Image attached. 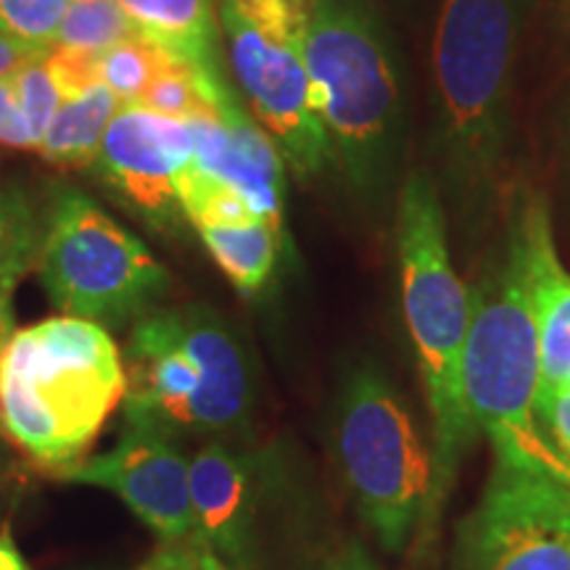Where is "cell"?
<instances>
[{"instance_id":"2e32d148","label":"cell","mask_w":570,"mask_h":570,"mask_svg":"<svg viewBox=\"0 0 570 570\" xmlns=\"http://www.w3.org/2000/svg\"><path fill=\"white\" fill-rule=\"evenodd\" d=\"M142 40L175 59L219 71L214 0H119Z\"/></svg>"},{"instance_id":"4dcf8cb0","label":"cell","mask_w":570,"mask_h":570,"mask_svg":"<svg viewBox=\"0 0 570 570\" xmlns=\"http://www.w3.org/2000/svg\"><path fill=\"white\" fill-rule=\"evenodd\" d=\"M190 570H227V568L212 550L194 544V566H190Z\"/></svg>"},{"instance_id":"6da1fadb","label":"cell","mask_w":570,"mask_h":570,"mask_svg":"<svg viewBox=\"0 0 570 570\" xmlns=\"http://www.w3.org/2000/svg\"><path fill=\"white\" fill-rule=\"evenodd\" d=\"M537 394L539 325L518 194L502 248L470 291L462 399L475 436H487L494 446V462L541 473L570 489V465L537 423Z\"/></svg>"},{"instance_id":"cb8c5ba5","label":"cell","mask_w":570,"mask_h":570,"mask_svg":"<svg viewBox=\"0 0 570 570\" xmlns=\"http://www.w3.org/2000/svg\"><path fill=\"white\" fill-rule=\"evenodd\" d=\"M98 56L101 53L75 51V48L59 46L51 48V53L46 56V67L51 71L61 98L82 96L92 85L101 82V77H98Z\"/></svg>"},{"instance_id":"83f0119b","label":"cell","mask_w":570,"mask_h":570,"mask_svg":"<svg viewBox=\"0 0 570 570\" xmlns=\"http://www.w3.org/2000/svg\"><path fill=\"white\" fill-rule=\"evenodd\" d=\"M320 570H377L373 554L365 550L362 541H346L344 547H338L331 558L325 560V566Z\"/></svg>"},{"instance_id":"836d02e7","label":"cell","mask_w":570,"mask_h":570,"mask_svg":"<svg viewBox=\"0 0 570 570\" xmlns=\"http://www.w3.org/2000/svg\"><path fill=\"white\" fill-rule=\"evenodd\" d=\"M566 386H570V375H568V381H566Z\"/></svg>"},{"instance_id":"8992f818","label":"cell","mask_w":570,"mask_h":570,"mask_svg":"<svg viewBox=\"0 0 570 570\" xmlns=\"http://www.w3.org/2000/svg\"><path fill=\"white\" fill-rule=\"evenodd\" d=\"M125 420L173 436L235 433L252 415V367L230 325L204 304L156 309L125 348Z\"/></svg>"},{"instance_id":"ac0fdd59","label":"cell","mask_w":570,"mask_h":570,"mask_svg":"<svg viewBox=\"0 0 570 570\" xmlns=\"http://www.w3.org/2000/svg\"><path fill=\"white\" fill-rule=\"evenodd\" d=\"M198 235L217 267L240 294L252 296L265 288L277 262V227L267 223L202 227Z\"/></svg>"},{"instance_id":"5bb4252c","label":"cell","mask_w":570,"mask_h":570,"mask_svg":"<svg viewBox=\"0 0 570 570\" xmlns=\"http://www.w3.org/2000/svg\"><path fill=\"white\" fill-rule=\"evenodd\" d=\"M252 470V460L217 441L204 444L190 460L194 544L212 550L227 570H262L254 547Z\"/></svg>"},{"instance_id":"1f68e13d","label":"cell","mask_w":570,"mask_h":570,"mask_svg":"<svg viewBox=\"0 0 570 570\" xmlns=\"http://www.w3.org/2000/svg\"><path fill=\"white\" fill-rule=\"evenodd\" d=\"M11 336H13L11 306L9 304H0V356H3V348L9 346Z\"/></svg>"},{"instance_id":"603a6c76","label":"cell","mask_w":570,"mask_h":570,"mask_svg":"<svg viewBox=\"0 0 570 570\" xmlns=\"http://www.w3.org/2000/svg\"><path fill=\"white\" fill-rule=\"evenodd\" d=\"M13 90H17V101L24 111L27 125L35 138V151H38L42 135H46L48 125H51L53 114L61 106V92L56 88L51 71L46 67V59H35L11 75Z\"/></svg>"},{"instance_id":"4316f807","label":"cell","mask_w":570,"mask_h":570,"mask_svg":"<svg viewBox=\"0 0 570 570\" xmlns=\"http://www.w3.org/2000/svg\"><path fill=\"white\" fill-rule=\"evenodd\" d=\"M48 53L51 51H42V48H35V46H24V42L0 35V77L13 75V71L21 69L24 63H30L35 59H46Z\"/></svg>"},{"instance_id":"484cf974","label":"cell","mask_w":570,"mask_h":570,"mask_svg":"<svg viewBox=\"0 0 570 570\" xmlns=\"http://www.w3.org/2000/svg\"><path fill=\"white\" fill-rule=\"evenodd\" d=\"M0 146L21 148V151H35V138L27 125L24 111L17 101L11 75L0 77Z\"/></svg>"},{"instance_id":"9a60e30c","label":"cell","mask_w":570,"mask_h":570,"mask_svg":"<svg viewBox=\"0 0 570 570\" xmlns=\"http://www.w3.org/2000/svg\"><path fill=\"white\" fill-rule=\"evenodd\" d=\"M529 235L533 309L539 325V394L566 386L570 375V275L562 269L547 204L520 190ZM537 394V396H539Z\"/></svg>"},{"instance_id":"7c38bea8","label":"cell","mask_w":570,"mask_h":570,"mask_svg":"<svg viewBox=\"0 0 570 570\" xmlns=\"http://www.w3.org/2000/svg\"><path fill=\"white\" fill-rule=\"evenodd\" d=\"M190 159L194 135L183 119L142 106H122L92 164L148 223L164 227L180 212L177 175Z\"/></svg>"},{"instance_id":"5b68a950","label":"cell","mask_w":570,"mask_h":570,"mask_svg":"<svg viewBox=\"0 0 570 570\" xmlns=\"http://www.w3.org/2000/svg\"><path fill=\"white\" fill-rule=\"evenodd\" d=\"M312 104L336 161L362 194H383L402 167V80L367 0H309L302 32Z\"/></svg>"},{"instance_id":"f546056e","label":"cell","mask_w":570,"mask_h":570,"mask_svg":"<svg viewBox=\"0 0 570 570\" xmlns=\"http://www.w3.org/2000/svg\"><path fill=\"white\" fill-rule=\"evenodd\" d=\"M0 570H32L30 562L24 560V554L17 547V541H13L9 523L0 531Z\"/></svg>"},{"instance_id":"e0dca14e","label":"cell","mask_w":570,"mask_h":570,"mask_svg":"<svg viewBox=\"0 0 570 570\" xmlns=\"http://www.w3.org/2000/svg\"><path fill=\"white\" fill-rule=\"evenodd\" d=\"M119 109L122 101L104 82L92 85L82 96L63 98L42 135L38 154L56 164H75V167L92 164Z\"/></svg>"},{"instance_id":"8fae6325","label":"cell","mask_w":570,"mask_h":570,"mask_svg":"<svg viewBox=\"0 0 570 570\" xmlns=\"http://www.w3.org/2000/svg\"><path fill=\"white\" fill-rule=\"evenodd\" d=\"M53 479L114 491L161 544H194L190 462L177 436L146 420H127L111 452L80 460Z\"/></svg>"},{"instance_id":"ba28073f","label":"cell","mask_w":570,"mask_h":570,"mask_svg":"<svg viewBox=\"0 0 570 570\" xmlns=\"http://www.w3.org/2000/svg\"><path fill=\"white\" fill-rule=\"evenodd\" d=\"M38 267L56 309L98 325L148 315L169 285L146 244L77 190L56 198Z\"/></svg>"},{"instance_id":"d6986e66","label":"cell","mask_w":570,"mask_h":570,"mask_svg":"<svg viewBox=\"0 0 570 570\" xmlns=\"http://www.w3.org/2000/svg\"><path fill=\"white\" fill-rule=\"evenodd\" d=\"M40 219L30 198L13 185H0V304H9L21 277L38 265Z\"/></svg>"},{"instance_id":"52a82bcc","label":"cell","mask_w":570,"mask_h":570,"mask_svg":"<svg viewBox=\"0 0 570 570\" xmlns=\"http://www.w3.org/2000/svg\"><path fill=\"white\" fill-rule=\"evenodd\" d=\"M338 468L356 510L386 552H402L423 520L433 454L407 407L377 373H356L338 402Z\"/></svg>"},{"instance_id":"d6a6232c","label":"cell","mask_w":570,"mask_h":570,"mask_svg":"<svg viewBox=\"0 0 570 570\" xmlns=\"http://www.w3.org/2000/svg\"><path fill=\"white\" fill-rule=\"evenodd\" d=\"M562 3H566V9H568V13H570V0H562Z\"/></svg>"},{"instance_id":"7402d4cb","label":"cell","mask_w":570,"mask_h":570,"mask_svg":"<svg viewBox=\"0 0 570 570\" xmlns=\"http://www.w3.org/2000/svg\"><path fill=\"white\" fill-rule=\"evenodd\" d=\"M69 0H0V35L51 51Z\"/></svg>"},{"instance_id":"30bf717a","label":"cell","mask_w":570,"mask_h":570,"mask_svg":"<svg viewBox=\"0 0 570 570\" xmlns=\"http://www.w3.org/2000/svg\"><path fill=\"white\" fill-rule=\"evenodd\" d=\"M230 67L240 90L296 175H320L336 161L331 138L312 104L302 40H285L256 27L235 0L219 3Z\"/></svg>"},{"instance_id":"ffe728a7","label":"cell","mask_w":570,"mask_h":570,"mask_svg":"<svg viewBox=\"0 0 570 570\" xmlns=\"http://www.w3.org/2000/svg\"><path fill=\"white\" fill-rule=\"evenodd\" d=\"M132 38L140 35L119 0H69L53 46L104 53Z\"/></svg>"},{"instance_id":"7a4b0ae2","label":"cell","mask_w":570,"mask_h":570,"mask_svg":"<svg viewBox=\"0 0 570 570\" xmlns=\"http://www.w3.org/2000/svg\"><path fill=\"white\" fill-rule=\"evenodd\" d=\"M533 0H444L433 35V159L462 202L491 198L508 161L512 69Z\"/></svg>"},{"instance_id":"3957f363","label":"cell","mask_w":570,"mask_h":570,"mask_svg":"<svg viewBox=\"0 0 570 570\" xmlns=\"http://www.w3.org/2000/svg\"><path fill=\"white\" fill-rule=\"evenodd\" d=\"M402 304L433 417V487L420 541L436 529L441 504L454 487L462 458L475 441L462 399V354L470 327V291L452 265L446 214L431 173L417 169L402 183L396 214Z\"/></svg>"},{"instance_id":"4fadbf2b","label":"cell","mask_w":570,"mask_h":570,"mask_svg":"<svg viewBox=\"0 0 570 570\" xmlns=\"http://www.w3.org/2000/svg\"><path fill=\"white\" fill-rule=\"evenodd\" d=\"M194 135V164L212 180L238 190L262 223L281 230L283 223V156L275 140L254 125L235 96L225 98L217 117L185 122Z\"/></svg>"},{"instance_id":"d4e9b609","label":"cell","mask_w":570,"mask_h":570,"mask_svg":"<svg viewBox=\"0 0 570 570\" xmlns=\"http://www.w3.org/2000/svg\"><path fill=\"white\" fill-rule=\"evenodd\" d=\"M537 423L554 452L570 465V386H560L537 396Z\"/></svg>"},{"instance_id":"277c9868","label":"cell","mask_w":570,"mask_h":570,"mask_svg":"<svg viewBox=\"0 0 570 570\" xmlns=\"http://www.w3.org/2000/svg\"><path fill=\"white\" fill-rule=\"evenodd\" d=\"M125 391L104 325L63 315L21 327L0 356V433L53 475L96 444Z\"/></svg>"},{"instance_id":"44dd1931","label":"cell","mask_w":570,"mask_h":570,"mask_svg":"<svg viewBox=\"0 0 570 570\" xmlns=\"http://www.w3.org/2000/svg\"><path fill=\"white\" fill-rule=\"evenodd\" d=\"M173 59L175 56L161 51L154 42L132 38L98 56V77L122 101V106H132Z\"/></svg>"},{"instance_id":"9c48e42d","label":"cell","mask_w":570,"mask_h":570,"mask_svg":"<svg viewBox=\"0 0 570 570\" xmlns=\"http://www.w3.org/2000/svg\"><path fill=\"white\" fill-rule=\"evenodd\" d=\"M458 550L460 570H570V489L494 462Z\"/></svg>"},{"instance_id":"f1b7e54d","label":"cell","mask_w":570,"mask_h":570,"mask_svg":"<svg viewBox=\"0 0 570 570\" xmlns=\"http://www.w3.org/2000/svg\"><path fill=\"white\" fill-rule=\"evenodd\" d=\"M194 566V544H161L142 566L135 570H190Z\"/></svg>"}]
</instances>
